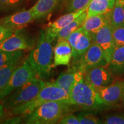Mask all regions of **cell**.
Masks as SVG:
<instances>
[{
	"label": "cell",
	"instance_id": "cb8c5ba5",
	"mask_svg": "<svg viewBox=\"0 0 124 124\" xmlns=\"http://www.w3.org/2000/svg\"><path fill=\"white\" fill-rule=\"evenodd\" d=\"M23 56L22 50L14 52L0 51V69L12 62L21 60Z\"/></svg>",
	"mask_w": 124,
	"mask_h": 124
},
{
	"label": "cell",
	"instance_id": "484cf974",
	"mask_svg": "<svg viewBox=\"0 0 124 124\" xmlns=\"http://www.w3.org/2000/svg\"><path fill=\"white\" fill-rule=\"evenodd\" d=\"M87 112V111H82L77 114L78 119L79 121L80 124H102L100 119L97 116L91 113Z\"/></svg>",
	"mask_w": 124,
	"mask_h": 124
},
{
	"label": "cell",
	"instance_id": "836d02e7",
	"mask_svg": "<svg viewBox=\"0 0 124 124\" xmlns=\"http://www.w3.org/2000/svg\"><path fill=\"white\" fill-rule=\"evenodd\" d=\"M121 103H122V105H123V106H124V94L123 97H122V101H121Z\"/></svg>",
	"mask_w": 124,
	"mask_h": 124
},
{
	"label": "cell",
	"instance_id": "e0dca14e",
	"mask_svg": "<svg viewBox=\"0 0 124 124\" xmlns=\"http://www.w3.org/2000/svg\"><path fill=\"white\" fill-rule=\"evenodd\" d=\"M78 72V70L72 67L69 70L60 74L55 81L52 83L56 86L64 89L70 95L77 79Z\"/></svg>",
	"mask_w": 124,
	"mask_h": 124
},
{
	"label": "cell",
	"instance_id": "ba28073f",
	"mask_svg": "<svg viewBox=\"0 0 124 124\" xmlns=\"http://www.w3.org/2000/svg\"><path fill=\"white\" fill-rule=\"evenodd\" d=\"M67 40L72 49V58L77 60L86 52L92 44L91 34L81 27L72 32Z\"/></svg>",
	"mask_w": 124,
	"mask_h": 124
},
{
	"label": "cell",
	"instance_id": "5b68a950",
	"mask_svg": "<svg viewBox=\"0 0 124 124\" xmlns=\"http://www.w3.org/2000/svg\"><path fill=\"white\" fill-rule=\"evenodd\" d=\"M46 82L37 78L10 93L1 101L7 111L27 103L33 99L45 86Z\"/></svg>",
	"mask_w": 124,
	"mask_h": 124
},
{
	"label": "cell",
	"instance_id": "8992f818",
	"mask_svg": "<svg viewBox=\"0 0 124 124\" xmlns=\"http://www.w3.org/2000/svg\"><path fill=\"white\" fill-rule=\"evenodd\" d=\"M39 78L27 59L15 70L8 83L0 94V101L10 93L28 82Z\"/></svg>",
	"mask_w": 124,
	"mask_h": 124
},
{
	"label": "cell",
	"instance_id": "6da1fadb",
	"mask_svg": "<svg viewBox=\"0 0 124 124\" xmlns=\"http://www.w3.org/2000/svg\"><path fill=\"white\" fill-rule=\"evenodd\" d=\"M53 41L45 31H41L36 46L27 58L38 77L41 79L48 78L54 67Z\"/></svg>",
	"mask_w": 124,
	"mask_h": 124
},
{
	"label": "cell",
	"instance_id": "7402d4cb",
	"mask_svg": "<svg viewBox=\"0 0 124 124\" xmlns=\"http://www.w3.org/2000/svg\"><path fill=\"white\" fill-rule=\"evenodd\" d=\"M21 60L13 62L0 69V94L7 86L12 74L20 65Z\"/></svg>",
	"mask_w": 124,
	"mask_h": 124
},
{
	"label": "cell",
	"instance_id": "7a4b0ae2",
	"mask_svg": "<svg viewBox=\"0 0 124 124\" xmlns=\"http://www.w3.org/2000/svg\"><path fill=\"white\" fill-rule=\"evenodd\" d=\"M70 97L71 104L79 106L85 111L91 112L101 110L107 106L98 91L85 79L83 74L79 71Z\"/></svg>",
	"mask_w": 124,
	"mask_h": 124
},
{
	"label": "cell",
	"instance_id": "603a6c76",
	"mask_svg": "<svg viewBox=\"0 0 124 124\" xmlns=\"http://www.w3.org/2000/svg\"><path fill=\"white\" fill-rule=\"evenodd\" d=\"M111 24L113 27L124 25V0H116L111 10Z\"/></svg>",
	"mask_w": 124,
	"mask_h": 124
},
{
	"label": "cell",
	"instance_id": "ac0fdd59",
	"mask_svg": "<svg viewBox=\"0 0 124 124\" xmlns=\"http://www.w3.org/2000/svg\"><path fill=\"white\" fill-rule=\"evenodd\" d=\"M59 0H38L30 9L35 15L36 19L46 17L55 9Z\"/></svg>",
	"mask_w": 124,
	"mask_h": 124
},
{
	"label": "cell",
	"instance_id": "4dcf8cb0",
	"mask_svg": "<svg viewBox=\"0 0 124 124\" xmlns=\"http://www.w3.org/2000/svg\"><path fill=\"white\" fill-rule=\"evenodd\" d=\"M14 32L0 24V43L4 41L13 34Z\"/></svg>",
	"mask_w": 124,
	"mask_h": 124
},
{
	"label": "cell",
	"instance_id": "d6986e66",
	"mask_svg": "<svg viewBox=\"0 0 124 124\" xmlns=\"http://www.w3.org/2000/svg\"><path fill=\"white\" fill-rule=\"evenodd\" d=\"M108 67L111 74L121 75L124 73V46L114 49Z\"/></svg>",
	"mask_w": 124,
	"mask_h": 124
},
{
	"label": "cell",
	"instance_id": "9c48e42d",
	"mask_svg": "<svg viewBox=\"0 0 124 124\" xmlns=\"http://www.w3.org/2000/svg\"><path fill=\"white\" fill-rule=\"evenodd\" d=\"M35 19V15L29 9L1 18L0 24L15 32L21 30Z\"/></svg>",
	"mask_w": 124,
	"mask_h": 124
},
{
	"label": "cell",
	"instance_id": "44dd1931",
	"mask_svg": "<svg viewBox=\"0 0 124 124\" xmlns=\"http://www.w3.org/2000/svg\"><path fill=\"white\" fill-rule=\"evenodd\" d=\"M87 18V10L82 13L79 16L74 20L72 22L69 24L67 26L64 28L60 31L57 36L56 39L59 40H65L77 29L82 26L85 20Z\"/></svg>",
	"mask_w": 124,
	"mask_h": 124
},
{
	"label": "cell",
	"instance_id": "f546056e",
	"mask_svg": "<svg viewBox=\"0 0 124 124\" xmlns=\"http://www.w3.org/2000/svg\"><path fill=\"white\" fill-rule=\"evenodd\" d=\"M58 123L61 124H80L79 121L77 116L72 114H68L63 116Z\"/></svg>",
	"mask_w": 124,
	"mask_h": 124
},
{
	"label": "cell",
	"instance_id": "9a60e30c",
	"mask_svg": "<svg viewBox=\"0 0 124 124\" xmlns=\"http://www.w3.org/2000/svg\"><path fill=\"white\" fill-rule=\"evenodd\" d=\"M72 58V49L67 39L59 40L54 48V67L68 66Z\"/></svg>",
	"mask_w": 124,
	"mask_h": 124
},
{
	"label": "cell",
	"instance_id": "4316f807",
	"mask_svg": "<svg viewBox=\"0 0 124 124\" xmlns=\"http://www.w3.org/2000/svg\"><path fill=\"white\" fill-rule=\"evenodd\" d=\"M24 0H0V12L7 13L19 8Z\"/></svg>",
	"mask_w": 124,
	"mask_h": 124
},
{
	"label": "cell",
	"instance_id": "3957f363",
	"mask_svg": "<svg viewBox=\"0 0 124 124\" xmlns=\"http://www.w3.org/2000/svg\"><path fill=\"white\" fill-rule=\"evenodd\" d=\"M72 106L74 105L69 102L62 101L48 102L31 113L23 116V121L27 124L58 123L63 116L69 114Z\"/></svg>",
	"mask_w": 124,
	"mask_h": 124
},
{
	"label": "cell",
	"instance_id": "277c9868",
	"mask_svg": "<svg viewBox=\"0 0 124 124\" xmlns=\"http://www.w3.org/2000/svg\"><path fill=\"white\" fill-rule=\"evenodd\" d=\"M55 101H62L71 104L69 93L64 89L56 86L52 82H46L45 86L33 99L24 105L13 108L8 113L12 116H23L31 113L45 103Z\"/></svg>",
	"mask_w": 124,
	"mask_h": 124
},
{
	"label": "cell",
	"instance_id": "52a82bcc",
	"mask_svg": "<svg viewBox=\"0 0 124 124\" xmlns=\"http://www.w3.org/2000/svg\"><path fill=\"white\" fill-rule=\"evenodd\" d=\"M76 61L77 65L72 67L83 74L91 68L108 66L103 49L100 46L94 42L92 43L86 52Z\"/></svg>",
	"mask_w": 124,
	"mask_h": 124
},
{
	"label": "cell",
	"instance_id": "2e32d148",
	"mask_svg": "<svg viewBox=\"0 0 124 124\" xmlns=\"http://www.w3.org/2000/svg\"><path fill=\"white\" fill-rule=\"evenodd\" d=\"M109 24H111V11L87 17L82 27L92 34L95 33L102 27Z\"/></svg>",
	"mask_w": 124,
	"mask_h": 124
},
{
	"label": "cell",
	"instance_id": "ffe728a7",
	"mask_svg": "<svg viewBox=\"0 0 124 124\" xmlns=\"http://www.w3.org/2000/svg\"><path fill=\"white\" fill-rule=\"evenodd\" d=\"M112 9L109 0H91L87 9V17L108 13Z\"/></svg>",
	"mask_w": 124,
	"mask_h": 124
},
{
	"label": "cell",
	"instance_id": "5bb4252c",
	"mask_svg": "<svg viewBox=\"0 0 124 124\" xmlns=\"http://www.w3.org/2000/svg\"><path fill=\"white\" fill-rule=\"evenodd\" d=\"M32 47L31 43L21 30L16 31L12 35L0 43V51L14 52Z\"/></svg>",
	"mask_w": 124,
	"mask_h": 124
},
{
	"label": "cell",
	"instance_id": "8fae6325",
	"mask_svg": "<svg viewBox=\"0 0 124 124\" xmlns=\"http://www.w3.org/2000/svg\"><path fill=\"white\" fill-rule=\"evenodd\" d=\"M112 28L111 24H108L101 28L95 33L91 34L93 42L95 43L103 49L108 65L114 51Z\"/></svg>",
	"mask_w": 124,
	"mask_h": 124
},
{
	"label": "cell",
	"instance_id": "f1b7e54d",
	"mask_svg": "<svg viewBox=\"0 0 124 124\" xmlns=\"http://www.w3.org/2000/svg\"><path fill=\"white\" fill-rule=\"evenodd\" d=\"M102 123L106 124H124V114H113L107 116Z\"/></svg>",
	"mask_w": 124,
	"mask_h": 124
},
{
	"label": "cell",
	"instance_id": "1f68e13d",
	"mask_svg": "<svg viewBox=\"0 0 124 124\" xmlns=\"http://www.w3.org/2000/svg\"><path fill=\"white\" fill-rule=\"evenodd\" d=\"M23 116H13V117H10L4 121V124H19L22 121Z\"/></svg>",
	"mask_w": 124,
	"mask_h": 124
},
{
	"label": "cell",
	"instance_id": "d4e9b609",
	"mask_svg": "<svg viewBox=\"0 0 124 124\" xmlns=\"http://www.w3.org/2000/svg\"><path fill=\"white\" fill-rule=\"evenodd\" d=\"M113 27V26H112ZM112 35L114 49L124 46V25L113 27Z\"/></svg>",
	"mask_w": 124,
	"mask_h": 124
},
{
	"label": "cell",
	"instance_id": "d6a6232c",
	"mask_svg": "<svg viewBox=\"0 0 124 124\" xmlns=\"http://www.w3.org/2000/svg\"><path fill=\"white\" fill-rule=\"evenodd\" d=\"M6 113H7V111L5 108L4 105L2 103H0V124L4 123V121L6 120Z\"/></svg>",
	"mask_w": 124,
	"mask_h": 124
},
{
	"label": "cell",
	"instance_id": "83f0119b",
	"mask_svg": "<svg viewBox=\"0 0 124 124\" xmlns=\"http://www.w3.org/2000/svg\"><path fill=\"white\" fill-rule=\"evenodd\" d=\"M91 0H69L66 6V12L68 13L78 11L87 7Z\"/></svg>",
	"mask_w": 124,
	"mask_h": 124
},
{
	"label": "cell",
	"instance_id": "7c38bea8",
	"mask_svg": "<svg viewBox=\"0 0 124 124\" xmlns=\"http://www.w3.org/2000/svg\"><path fill=\"white\" fill-rule=\"evenodd\" d=\"M83 75L85 79L96 90L108 86L113 82L112 74L103 66L95 67L87 70Z\"/></svg>",
	"mask_w": 124,
	"mask_h": 124
},
{
	"label": "cell",
	"instance_id": "30bf717a",
	"mask_svg": "<svg viewBox=\"0 0 124 124\" xmlns=\"http://www.w3.org/2000/svg\"><path fill=\"white\" fill-rule=\"evenodd\" d=\"M97 90L107 106H114L121 102L124 94V80L112 82L110 85L99 88Z\"/></svg>",
	"mask_w": 124,
	"mask_h": 124
},
{
	"label": "cell",
	"instance_id": "4fadbf2b",
	"mask_svg": "<svg viewBox=\"0 0 124 124\" xmlns=\"http://www.w3.org/2000/svg\"><path fill=\"white\" fill-rule=\"evenodd\" d=\"M87 8L88 7L84 9H82L81 10H78V11L69 12V13H67L66 15L60 17L54 22L50 23L44 30L46 35L54 41L55 39H56L57 36L60 31L66 27V26H67L69 24H70L71 22H72L82 13L87 10Z\"/></svg>",
	"mask_w": 124,
	"mask_h": 124
}]
</instances>
